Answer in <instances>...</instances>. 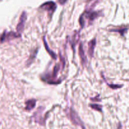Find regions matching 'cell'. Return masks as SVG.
Instances as JSON below:
<instances>
[{
  "label": "cell",
  "instance_id": "cell-1",
  "mask_svg": "<svg viewBox=\"0 0 129 129\" xmlns=\"http://www.w3.org/2000/svg\"><path fill=\"white\" fill-rule=\"evenodd\" d=\"M70 118L72 121L74 123V124L80 126L82 128V129H85L81 119L80 118V117H79L78 114L76 113V111H74L72 108L70 109Z\"/></svg>",
  "mask_w": 129,
  "mask_h": 129
},
{
  "label": "cell",
  "instance_id": "cell-2",
  "mask_svg": "<svg viewBox=\"0 0 129 129\" xmlns=\"http://www.w3.org/2000/svg\"><path fill=\"white\" fill-rule=\"evenodd\" d=\"M40 8L47 11L51 16L53 14L56 8V5L53 2H48L43 3L40 7Z\"/></svg>",
  "mask_w": 129,
  "mask_h": 129
},
{
  "label": "cell",
  "instance_id": "cell-3",
  "mask_svg": "<svg viewBox=\"0 0 129 129\" xmlns=\"http://www.w3.org/2000/svg\"><path fill=\"white\" fill-rule=\"evenodd\" d=\"M26 20H27V13H26L25 12H23L22 15H21L20 18L19 22H18V25L17 26V30L19 34L23 32Z\"/></svg>",
  "mask_w": 129,
  "mask_h": 129
},
{
  "label": "cell",
  "instance_id": "cell-4",
  "mask_svg": "<svg viewBox=\"0 0 129 129\" xmlns=\"http://www.w3.org/2000/svg\"><path fill=\"white\" fill-rule=\"evenodd\" d=\"M20 37L19 33H16V32H10L7 34H3V36L1 38V41L3 42L6 40H9V39H13V38H17Z\"/></svg>",
  "mask_w": 129,
  "mask_h": 129
},
{
  "label": "cell",
  "instance_id": "cell-5",
  "mask_svg": "<svg viewBox=\"0 0 129 129\" xmlns=\"http://www.w3.org/2000/svg\"><path fill=\"white\" fill-rule=\"evenodd\" d=\"M90 22H92L97 17H98L99 13L96 12H88L84 13Z\"/></svg>",
  "mask_w": 129,
  "mask_h": 129
},
{
  "label": "cell",
  "instance_id": "cell-6",
  "mask_svg": "<svg viewBox=\"0 0 129 129\" xmlns=\"http://www.w3.org/2000/svg\"><path fill=\"white\" fill-rule=\"evenodd\" d=\"M95 44H96V39L94 38L92 40L90 41L89 43V49H88V53H89V56L90 57L93 56L94 52V49L95 47Z\"/></svg>",
  "mask_w": 129,
  "mask_h": 129
},
{
  "label": "cell",
  "instance_id": "cell-7",
  "mask_svg": "<svg viewBox=\"0 0 129 129\" xmlns=\"http://www.w3.org/2000/svg\"><path fill=\"white\" fill-rule=\"evenodd\" d=\"M43 43H44V47H45V49L47 51V52H48V53L49 54V55L51 56L52 58H53V59H56L57 58V56H56V54H55V53H54V52L53 51H51L50 49V48H49V46H48V43H47L46 41V38H45V36L43 37Z\"/></svg>",
  "mask_w": 129,
  "mask_h": 129
},
{
  "label": "cell",
  "instance_id": "cell-8",
  "mask_svg": "<svg viewBox=\"0 0 129 129\" xmlns=\"http://www.w3.org/2000/svg\"><path fill=\"white\" fill-rule=\"evenodd\" d=\"M79 56L80 57V59H81L82 63L83 64H85L87 61L86 59V56L85 55V53H84V49H83V46L82 43H80V46H79Z\"/></svg>",
  "mask_w": 129,
  "mask_h": 129
},
{
  "label": "cell",
  "instance_id": "cell-9",
  "mask_svg": "<svg viewBox=\"0 0 129 129\" xmlns=\"http://www.w3.org/2000/svg\"><path fill=\"white\" fill-rule=\"evenodd\" d=\"M36 104V100H28L27 102L25 103V110H28V111H30L32 109L34 108Z\"/></svg>",
  "mask_w": 129,
  "mask_h": 129
},
{
  "label": "cell",
  "instance_id": "cell-10",
  "mask_svg": "<svg viewBox=\"0 0 129 129\" xmlns=\"http://www.w3.org/2000/svg\"><path fill=\"white\" fill-rule=\"evenodd\" d=\"M38 49H34V50L33 51L32 53H31L30 55V58H28V61H27V65H30V64L31 63H32V61H34V59H35L36 56V54H37V53H38Z\"/></svg>",
  "mask_w": 129,
  "mask_h": 129
},
{
  "label": "cell",
  "instance_id": "cell-11",
  "mask_svg": "<svg viewBox=\"0 0 129 129\" xmlns=\"http://www.w3.org/2000/svg\"><path fill=\"white\" fill-rule=\"evenodd\" d=\"M79 38H80V35H79V32H76V33L74 35V36L72 37V39L70 40V43H71L72 46H73V48H74V46H75L76 43L78 42Z\"/></svg>",
  "mask_w": 129,
  "mask_h": 129
},
{
  "label": "cell",
  "instance_id": "cell-12",
  "mask_svg": "<svg viewBox=\"0 0 129 129\" xmlns=\"http://www.w3.org/2000/svg\"><path fill=\"white\" fill-rule=\"evenodd\" d=\"M90 106L96 111H101V112L102 111V107L100 105H96V104H91V105H90Z\"/></svg>",
  "mask_w": 129,
  "mask_h": 129
},
{
  "label": "cell",
  "instance_id": "cell-13",
  "mask_svg": "<svg viewBox=\"0 0 129 129\" xmlns=\"http://www.w3.org/2000/svg\"><path fill=\"white\" fill-rule=\"evenodd\" d=\"M126 28H120V29H114V30H111V31H114V32H120V34L122 36L124 35L125 32H126Z\"/></svg>",
  "mask_w": 129,
  "mask_h": 129
},
{
  "label": "cell",
  "instance_id": "cell-14",
  "mask_svg": "<svg viewBox=\"0 0 129 129\" xmlns=\"http://www.w3.org/2000/svg\"><path fill=\"white\" fill-rule=\"evenodd\" d=\"M108 86L110 87H111V89H118V88H120L122 87L121 85H113V84H108Z\"/></svg>",
  "mask_w": 129,
  "mask_h": 129
}]
</instances>
